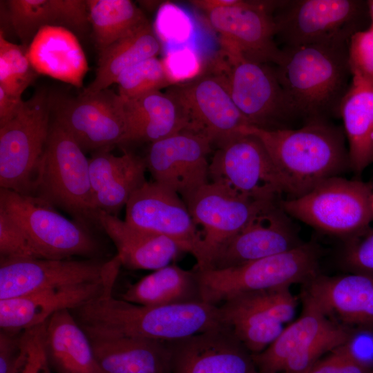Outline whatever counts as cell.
Wrapping results in <instances>:
<instances>
[{
    "label": "cell",
    "instance_id": "cell-32",
    "mask_svg": "<svg viewBox=\"0 0 373 373\" xmlns=\"http://www.w3.org/2000/svg\"><path fill=\"white\" fill-rule=\"evenodd\" d=\"M120 298L144 306L203 301L196 271L186 270L175 265H169L143 277L130 285Z\"/></svg>",
    "mask_w": 373,
    "mask_h": 373
},
{
    "label": "cell",
    "instance_id": "cell-37",
    "mask_svg": "<svg viewBox=\"0 0 373 373\" xmlns=\"http://www.w3.org/2000/svg\"><path fill=\"white\" fill-rule=\"evenodd\" d=\"M118 95L124 99L135 97L171 86L162 59H146L124 71L117 79Z\"/></svg>",
    "mask_w": 373,
    "mask_h": 373
},
{
    "label": "cell",
    "instance_id": "cell-6",
    "mask_svg": "<svg viewBox=\"0 0 373 373\" xmlns=\"http://www.w3.org/2000/svg\"><path fill=\"white\" fill-rule=\"evenodd\" d=\"M271 64L221 49L212 70L223 77L249 125L267 130L292 128L291 124L299 119Z\"/></svg>",
    "mask_w": 373,
    "mask_h": 373
},
{
    "label": "cell",
    "instance_id": "cell-30",
    "mask_svg": "<svg viewBox=\"0 0 373 373\" xmlns=\"http://www.w3.org/2000/svg\"><path fill=\"white\" fill-rule=\"evenodd\" d=\"M339 114L348 143L350 169L361 173L373 162V84L352 77Z\"/></svg>",
    "mask_w": 373,
    "mask_h": 373
},
{
    "label": "cell",
    "instance_id": "cell-20",
    "mask_svg": "<svg viewBox=\"0 0 373 373\" xmlns=\"http://www.w3.org/2000/svg\"><path fill=\"white\" fill-rule=\"evenodd\" d=\"M166 342L171 373H260L251 353L228 325Z\"/></svg>",
    "mask_w": 373,
    "mask_h": 373
},
{
    "label": "cell",
    "instance_id": "cell-23",
    "mask_svg": "<svg viewBox=\"0 0 373 373\" xmlns=\"http://www.w3.org/2000/svg\"><path fill=\"white\" fill-rule=\"evenodd\" d=\"M145 158L131 152L117 156L104 150L89 158L93 203L96 210L117 216L132 195L143 186Z\"/></svg>",
    "mask_w": 373,
    "mask_h": 373
},
{
    "label": "cell",
    "instance_id": "cell-42",
    "mask_svg": "<svg viewBox=\"0 0 373 373\" xmlns=\"http://www.w3.org/2000/svg\"><path fill=\"white\" fill-rule=\"evenodd\" d=\"M341 256L343 267L351 273L373 276V228L345 240Z\"/></svg>",
    "mask_w": 373,
    "mask_h": 373
},
{
    "label": "cell",
    "instance_id": "cell-44",
    "mask_svg": "<svg viewBox=\"0 0 373 373\" xmlns=\"http://www.w3.org/2000/svg\"><path fill=\"white\" fill-rule=\"evenodd\" d=\"M23 331L1 329L0 373H22L27 360Z\"/></svg>",
    "mask_w": 373,
    "mask_h": 373
},
{
    "label": "cell",
    "instance_id": "cell-35",
    "mask_svg": "<svg viewBox=\"0 0 373 373\" xmlns=\"http://www.w3.org/2000/svg\"><path fill=\"white\" fill-rule=\"evenodd\" d=\"M224 323L251 354L269 347L284 329V325L233 300L220 306Z\"/></svg>",
    "mask_w": 373,
    "mask_h": 373
},
{
    "label": "cell",
    "instance_id": "cell-5",
    "mask_svg": "<svg viewBox=\"0 0 373 373\" xmlns=\"http://www.w3.org/2000/svg\"><path fill=\"white\" fill-rule=\"evenodd\" d=\"M319 260L318 246L304 242L288 251L236 267L193 269L202 300L218 305L245 293L305 284L318 274Z\"/></svg>",
    "mask_w": 373,
    "mask_h": 373
},
{
    "label": "cell",
    "instance_id": "cell-12",
    "mask_svg": "<svg viewBox=\"0 0 373 373\" xmlns=\"http://www.w3.org/2000/svg\"><path fill=\"white\" fill-rule=\"evenodd\" d=\"M240 194L224 184L210 181L184 202L201 227L200 254L193 268L209 267L220 249L239 233L268 202Z\"/></svg>",
    "mask_w": 373,
    "mask_h": 373
},
{
    "label": "cell",
    "instance_id": "cell-38",
    "mask_svg": "<svg viewBox=\"0 0 373 373\" xmlns=\"http://www.w3.org/2000/svg\"><path fill=\"white\" fill-rule=\"evenodd\" d=\"M229 300L259 312L283 325L293 320L298 304L297 297L289 287L245 293Z\"/></svg>",
    "mask_w": 373,
    "mask_h": 373
},
{
    "label": "cell",
    "instance_id": "cell-49",
    "mask_svg": "<svg viewBox=\"0 0 373 373\" xmlns=\"http://www.w3.org/2000/svg\"><path fill=\"white\" fill-rule=\"evenodd\" d=\"M237 0H194L190 3L200 10L208 12L218 8L231 6L236 2Z\"/></svg>",
    "mask_w": 373,
    "mask_h": 373
},
{
    "label": "cell",
    "instance_id": "cell-27",
    "mask_svg": "<svg viewBox=\"0 0 373 373\" xmlns=\"http://www.w3.org/2000/svg\"><path fill=\"white\" fill-rule=\"evenodd\" d=\"M44 348L55 373H103L88 336L69 309L55 313L45 322Z\"/></svg>",
    "mask_w": 373,
    "mask_h": 373
},
{
    "label": "cell",
    "instance_id": "cell-7",
    "mask_svg": "<svg viewBox=\"0 0 373 373\" xmlns=\"http://www.w3.org/2000/svg\"><path fill=\"white\" fill-rule=\"evenodd\" d=\"M276 39L283 47L348 43L371 24L367 1H281L273 15Z\"/></svg>",
    "mask_w": 373,
    "mask_h": 373
},
{
    "label": "cell",
    "instance_id": "cell-29",
    "mask_svg": "<svg viewBox=\"0 0 373 373\" xmlns=\"http://www.w3.org/2000/svg\"><path fill=\"white\" fill-rule=\"evenodd\" d=\"M301 300L300 316L285 327L265 350L251 354L260 373H281L291 356L345 327L330 319L309 301Z\"/></svg>",
    "mask_w": 373,
    "mask_h": 373
},
{
    "label": "cell",
    "instance_id": "cell-10",
    "mask_svg": "<svg viewBox=\"0 0 373 373\" xmlns=\"http://www.w3.org/2000/svg\"><path fill=\"white\" fill-rule=\"evenodd\" d=\"M50 95L41 88L0 126V187L32 195L51 123Z\"/></svg>",
    "mask_w": 373,
    "mask_h": 373
},
{
    "label": "cell",
    "instance_id": "cell-50",
    "mask_svg": "<svg viewBox=\"0 0 373 373\" xmlns=\"http://www.w3.org/2000/svg\"><path fill=\"white\" fill-rule=\"evenodd\" d=\"M370 17L371 20V24L373 26V0L367 1Z\"/></svg>",
    "mask_w": 373,
    "mask_h": 373
},
{
    "label": "cell",
    "instance_id": "cell-1",
    "mask_svg": "<svg viewBox=\"0 0 373 373\" xmlns=\"http://www.w3.org/2000/svg\"><path fill=\"white\" fill-rule=\"evenodd\" d=\"M117 278L102 293L70 310L86 333L170 341L227 325L219 305L195 302L144 306L115 298Z\"/></svg>",
    "mask_w": 373,
    "mask_h": 373
},
{
    "label": "cell",
    "instance_id": "cell-19",
    "mask_svg": "<svg viewBox=\"0 0 373 373\" xmlns=\"http://www.w3.org/2000/svg\"><path fill=\"white\" fill-rule=\"evenodd\" d=\"M303 243L280 200L270 201L220 249L208 269L242 265L288 251Z\"/></svg>",
    "mask_w": 373,
    "mask_h": 373
},
{
    "label": "cell",
    "instance_id": "cell-40",
    "mask_svg": "<svg viewBox=\"0 0 373 373\" xmlns=\"http://www.w3.org/2000/svg\"><path fill=\"white\" fill-rule=\"evenodd\" d=\"M162 61L171 86L190 82L204 70L202 59L191 44L169 48Z\"/></svg>",
    "mask_w": 373,
    "mask_h": 373
},
{
    "label": "cell",
    "instance_id": "cell-36",
    "mask_svg": "<svg viewBox=\"0 0 373 373\" xmlns=\"http://www.w3.org/2000/svg\"><path fill=\"white\" fill-rule=\"evenodd\" d=\"M37 73L21 46L5 37L0 31V87L8 94L21 98V95L34 81Z\"/></svg>",
    "mask_w": 373,
    "mask_h": 373
},
{
    "label": "cell",
    "instance_id": "cell-17",
    "mask_svg": "<svg viewBox=\"0 0 373 373\" xmlns=\"http://www.w3.org/2000/svg\"><path fill=\"white\" fill-rule=\"evenodd\" d=\"M211 147L205 137L183 130L151 144L144 157L147 171L153 181L174 191L185 202L210 182Z\"/></svg>",
    "mask_w": 373,
    "mask_h": 373
},
{
    "label": "cell",
    "instance_id": "cell-28",
    "mask_svg": "<svg viewBox=\"0 0 373 373\" xmlns=\"http://www.w3.org/2000/svg\"><path fill=\"white\" fill-rule=\"evenodd\" d=\"M122 100L126 124L122 144H151L186 127L182 109L166 92L153 91Z\"/></svg>",
    "mask_w": 373,
    "mask_h": 373
},
{
    "label": "cell",
    "instance_id": "cell-22",
    "mask_svg": "<svg viewBox=\"0 0 373 373\" xmlns=\"http://www.w3.org/2000/svg\"><path fill=\"white\" fill-rule=\"evenodd\" d=\"M115 273L102 282L49 288L0 300V328L21 332L46 322L52 314L77 308L100 295Z\"/></svg>",
    "mask_w": 373,
    "mask_h": 373
},
{
    "label": "cell",
    "instance_id": "cell-41",
    "mask_svg": "<svg viewBox=\"0 0 373 373\" xmlns=\"http://www.w3.org/2000/svg\"><path fill=\"white\" fill-rule=\"evenodd\" d=\"M39 258L19 224L0 208V260Z\"/></svg>",
    "mask_w": 373,
    "mask_h": 373
},
{
    "label": "cell",
    "instance_id": "cell-24",
    "mask_svg": "<svg viewBox=\"0 0 373 373\" xmlns=\"http://www.w3.org/2000/svg\"><path fill=\"white\" fill-rule=\"evenodd\" d=\"M103 373H171L166 341L86 333Z\"/></svg>",
    "mask_w": 373,
    "mask_h": 373
},
{
    "label": "cell",
    "instance_id": "cell-48",
    "mask_svg": "<svg viewBox=\"0 0 373 373\" xmlns=\"http://www.w3.org/2000/svg\"><path fill=\"white\" fill-rule=\"evenodd\" d=\"M23 101L7 93L0 87V126L12 119L20 111Z\"/></svg>",
    "mask_w": 373,
    "mask_h": 373
},
{
    "label": "cell",
    "instance_id": "cell-8",
    "mask_svg": "<svg viewBox=\"0 0 373 373\" xmlns=\"http://www.w3.org/2000/svg\"><path fill=\"white\" fill-rule=\"evenodd\" d=\"M372 189L371 182L336 176L299 197L281 199L280 205L291 218L346 240L370 227Z\"/></svg>",
    "mask_w": 373,
    "mask_h": 373
},
{
    "label": "cell",
    "instance_id": "cell-34",
    "mask_svg": "<svg viewBox=\"0 0 373 373\" xmlns=\"http://www.w3.org/2000/svg\"><path fill=\"white\" fill-rule=\"evenodd\" d=\"M89 22L99 50L128 36L148 22L130 0H86Z\"/></svg>",
    "mask_w": 373,
    "mask_h": 373
},
{
    "label": "cell",
    "instance_id": "cell-51",
    "mask_svg": "<svg viewBox=\"0 0 373 373\" xmlns=\"http://www.w3.org/2000/svg\"><path fill=\"white\" fill-rule=\"evenodd\" d=\"M370 204H371V211H372V213L373 216V189L371 194Z\"/></svg>",
    "mask_w": 373,
    "mask_h": 373
},
{
    "label": "cell",
    "instance_id": "cell-4",
    "mask_svg": "<svg viewBox=\"0 0 373 373\" xmlns=\"http://www.w3.org/2000/svg\"><path fill=\"white\" fill-rule=\"evenodd\" d=\"M32 195L69 213L89 228L98 226L93 203L89 159L71 135L51 121Z\"/></svg>",
    "mask_w": 373,
    "mask_h": 373
},
{
    "label": "cell",
    "instance_id": "cell-11",
    "mask_svg": "<svg viewBox=\"0 0 373 373\" xmlns=\"http://www.w3.org/2000/svg\"><path fill=\"white\" fill-rule=\"evenodd\" d=\"M209 160V180L256 200H280L289 190L261 141L237 132L216 144Z\"/></svg>",
    "mask_w": 373,
    "mask_h": 373
},
{
    "label": "cell",
    "instance_id": "cell-25",
    "mask_svg": "<svg viewBox=\"0 0 373 373\" xmlns=\"http://www.w3.org/2000/svg\"><path fill=\"white\" fill-rule=\"evenodd\" d=\"M96 219L115 245L122 266L129 269L155 271L182 252L171 239L131 226L116 216L97 210Z\"/></svg>",
    "mask_w": 373,
    "mask_h": 373
},
{
    "label": "cell",
    "instance_id": "cell-47",
    "mask_svg": "<svg viewBox=\"0 0 373 373\" xmlns=\"http://www.w3.org/2000/svg\"><path fill=\"white\" fill-rule=\"evenodd\" d=\"M307 373H368L338 347L317 361Z\"/></svg>",
    "mask_w": 373,
    "mask_h": 373
},
{
    "label": "cell",
    "instance_id": "cell-15",
    "mask_svg": "<svg viewBox=\"0 0 373 373\" xmlns=\"http://www.w3.org/2000/svg\"><path fill=\"white\" fill-rule=\"evenodd\" d=\"M281 1H242L207 12L220 34L221 48L245 58L277 65L283 52L276 41L273 15Z\"/></svg>",
    "mask_w": 373,
    "mask_h": 373
},
{
    "label": "cell",
    "instance_id": "cell-45",
    "mask_svg": "<svg viewBox=\"0 0 373 373\" xmlns=\"http://www.w3.org/2000/svg\"><path fill=\"white\" fill-rule=\"evenodd\" d=\"M340 347L368 373H373V329L352 327Z\"/></svg>",
    "mask_w": 373,
    "mask_h": 373
},
{
    "label": "cell",
    "instance_id": "cell-33",
    "mask_svg": "<svg viewBox=\"0 0 373 373\" xmlns=\"http://www.w3.org/2000/svg\"><path fill=\"white\" fill-rule=\"evenodd\" d=\"M161 46L153 26L146 22L133 33L99 50L95 79L82 93L107 89L128 68L157 57Z\"/></svg>",
    "mask_w": 373,
    "mask_h": 373
},
{
    "label": "cell",
    "instance_id": "cell-9",
    "mask_svg": "<svg viewBox=\"0 0 373 373\" xmlns=\"http://www.w3.org/2000/svg\"><path fill=\"white\" fill-rule=\"evenodd\" d=\"M0 208L22 228L39 258H99L101 247L89 228L40 198L1 188Z\"/></svg>",
    "mask_w": 373,
    "mask_h": 373
},
{
    "label": "cell",
    "instance_id": "cell-14",
    "mask_svg": "<svg viewBox=\"0 0 373 373\" xmlns=\"http://www.w3.org/2000/svg\"><path fill=\"white\" fill-rule=\"evenodd\" d=\"M116 254L108 260L28 258L0 260V300L62 286L102 282L119 272Z\"/></svg>",
    "mask_w": 373,
    "mask_h": 373
},
{
    "label": "cell",
    "instance_id": "cell-16",
    "mask_svg": "<svg viewBox=\"0 0 373 373\" xmlns=\"http://www.w3.org/2000/svg\"><path fill=\"white\" fill-rule=\"evenodd\" d=\"M184 115V130L201 135L216 145L249 125L233 102L223 77L211 70L197 78L173 85L166 91Z\"/></svg>",
    "mask_w": 373,
    "mask_h": 373
},
{
    "label": "cell",
    "instance_id": "cell-3",
    "mask_svg": "<svg viewBox=\"0 0 373 373\" xmlns=\"http://www.w3.org/2000/svg\"><path fill=\"white\" fill-rule=\"evenodd\" d=\"M348 43L283 47L275 65L278 80L298 119L340 118L341 102L352 79Z\"/></svg>",
    "mask_w": 373,
    "mask_h": 373
},
{
    "label": "cell",
    "instance_id": "cell-2",
    "mask_svg": "<svg viewBox=\"0 0 373 373\" xmlns=\"http://www.w3.org/2000/svg\"><path fill=\"white\" fill-rule=\"evenodd\" d=\"M238 131L257 137L299 197L329 178L350 169L343 128L327 119H312L298 128L267 130L250 125Z\"/></svg>",
    "mask_w": 373,
    "mask_h": 373
},
{
    "label": "cell",
    "instance_id": "cell-18",
    "mask_svg": "<svg viewBox=\"0 0 373 373\" xmlns=\"http://www.w3.org/2000/svg\"><path fill=\"white\" fill-rule=\"evenodd\" d=\"M125 208L127 223L171 239L182 252L198 259L201 231L176 192L155 181H146L132 195Z\"/></svg>",
    "mask_w": 373,
    "mask_h": 373
},
{
    "label": "cell",
    "instance_id": "cell-21",
    "mask_svg": "<svg viewBox=\"0 0 373 373\" xmlns=\"http://www.w3.org/2000/svg\"><path fill=\"white\" fill-rule=\"evenodd\" d=\"M301 299L341 325L373 329V276L318 274L304 284Z\"/></svg>",
    "mask_w": 373,
    "mask_h": 373
},
{
    "label": "cell",
    "instance_id": "cell-26",
    "mask_svg": "<svg viewBox=\"0 0 373 373\" xmlns=\"http://www.w3.org/2000/svg\"><path fill=\"white\" fill-rule=\"evenodd\" d=\"M26 55L37 73L77 88L82 86L88 62L77 38L68 28L57 26L41 28L28 46Z\"/></svg>",
    "mask_w": 373,
    "mask_h": 373
},
{
    "label": "cell",
    "instance_id": "cell-13",
    "mask_svg": "<svg viewBox=\"0 0 373 373\" xmlns=\"http://www.w3.org/2000/svg\"><path fill=\"white\" fill-rule=\"evenodd\" d=\"M51 113L82 151L97 152L122 144L126 124L122 97L107 89L77 97L50 95Z\"/></svg>",
    "mask_w": 373,
    "mask_h": 373
},
{
    "label": "cell",
    "instance_id": "cell-43",
    "mask_svg": "<svg viewBox=\"0 0 373 373\" xmlns=\"http://www.w3.org/2000/svg\"><path fill=\"white\" fill-rule=\"evenodd\" d=\"M348 64L352 77L373 84V26L353 34L348 42Z\"/></svg>",
    "mask_w": 373,
    "mask_h": 373
},
{
    "label": "cell",
    "instance_id": "cell-31",
    "mask_svg": "<svg viewBox=\"0 0 373 373\" xmlns=\"http://www.w3.org/2000/svg\"><path fill=\"white\" fill-rule=\"evenodd\" d=\"M7 5L14 30L25 46L45 26L80 31L90 23L85 0H9Z\"/></svg>",
    "mask_w": 373,
    "mask_h": 373
},
{
    "label": "cell",
    "instance_id": "cell-39",
    "mask_svg": "<svg viewBox=\"0 0 373 373\" xmlns=\"http://www.w3.org/2000/svg\"><path fill=\"white\" fill-rule=\"evenodd\" d=\"M153 30L160 42L169 48L191 44L195 25L185 10L171 2L158 8Z\"/></svg>",
    "mask_w": 373,
    "mask_h": 373
},
{
    "label": "cell",
    "instance_id": "cell-46",
    "mask_svg": "<svg viewBox=\"0 0 373 373\" xmlns=\"http://www.w3.org/2000/svg\"><path fill=\"white\" fill-rule=\"evenodd\" d=\"M45 322L23 331L27 360L22 373H52L44 348Z\"/></svg>",
    "mask_w": 373,
    "mask_h": 373
}]
</instances>
